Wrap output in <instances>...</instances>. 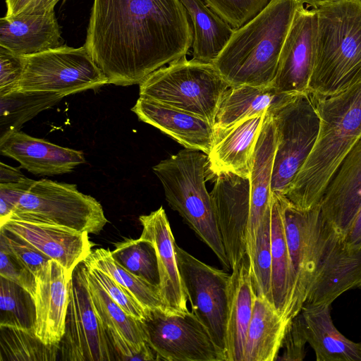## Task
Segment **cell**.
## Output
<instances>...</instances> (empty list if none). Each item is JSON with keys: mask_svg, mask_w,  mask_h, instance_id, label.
Listing matches in <instances>:
<instances>
[{"mask_svg": "<svg viewBox=\"0 0 361 361\" xmlns=\"http://www.w3.org/2000/svg\"><path fill=\"white\" fill-rule=\"evenodd\" d=\"M147 343L166 361H226L208 330L191 312L149 310L142 320Z\"/></svg>", "mask_w": 361, "mask_h": 361, "instance_id": "cell-12", "label": "cell"}, {"mask_svg": "<svg viewBox=\"0 0 361 361\" xmlns=\"http://www.w3.org/2000/svg\"><path fill=\"white\" fill-rule=\"evenodd\" d=\"M86 274L93 305L114 345L117 360H157L147 343L142 321L128 314L117 305L87 267Z\"/></svg>", "mask_w": 361, "mask_h": 361, "instance_id": "cell-16", "label": "cell"}, {"mask_svg": "<svg viewBox=\"0 0 361 361\" xmlns=\"http://www.w3.org/2000/svg\"><path fill=\"white\" fill-rule=\"evenodd\" d=\"M271 207L258 228L253 257L250 261L252 286L257 296L273 303L271 293Z\"/></svg>", "mask_w": 361, "mask_h": 361, "instance_id": "cell-37", "label": "cell"}, {"mask_svg": "<svg viewBox=\"0 0 361 361\" xmlns=\"http://www.w3.org/2000/svg\"><path fill=\"white\" fill-rule=\"evenodd\" d=\"M61 30L55 13L4 16L0 19V47L18 56H29L60 46Z\"/></svg>", "mask_w": 361, "mask_h": 361, "instance_id": "cell-27", "label": "cell"}, {"mask_svg": "<svg viewBox=\"0 0 361 361\" xmlns=\"http://www.w3.org/2000/svg\"><path fill=\"white\" fill-rule=\"evenodd\" d=\"M271 195L272 301L277 311L286 321V314L292 293V270L286 237L282 206L279 197L274 194Z\"/></svg>", "mask_w": 361, "mask_h": 361, "instance_id": "cell-31", "label": "cell"}, {"mask_svg": "<svg viewBox=\"0 0 361 361\" xmlns=\"http://www.w3.org/2000/svg\"><path fill=\"white\" fill-rule=\"evenodd\" d=\"M140 97L200 116L213 123L230 87L212 63L183 56L163 66L140 84Z\"/></svg>", "mask_w": 361, "mask_h": 361, "instance_id": "cell-6", "label": "cell"}, {"mask_svg": "<svg viewBox=\"0 0 361 361\" xmlns=\"http://www.w3.org/2000/svg\"><path fill=\"white\" fill-rule=\"evenodd\" d=\"M114 260L133 274L159 288V274L155 250L147 240L126 239L111 251Z\"/></svg>", "mask_w": 361, "mask_h": 361, "instance_id": "cell-36", "label": "cell"}, {"mask_svg": "<svg viewBox=\"0 0 361 361\" xmlns=\"http://www.w3.org/2000/svg\"><path fill=\"white\" fill-rule=\"evenodd\" d=\"M267 111L215 131L214 143L207 155V167L213 175L231 173L250 178L255 146Z\"/></svg>", "mask_w": 361, "mask_h": 361, "instance_id": "cell-23", "label": "cell"}, {"mask_svg": "<svg viewBox=\"0 0 361 361\" xmlns=\"http://www.w3.org/2000/svg\"><path fill=\"white\" fill-rule=\"evenodd\" d=\"M356 288H361V247H348L343 237L324 220L320 210L311 231L303 305L332 304L345 291Z\"/></svg>", "mask_w": 361, "mask_h": 361, "instance_id": "cell-8", "label": "cell"}, {"mask_svg": "<svg viewBox=\"0 0 361 361\" xmlns=\"http://www.w3.org/2000/svg\"><path fill=\"white\" fill-rule=\"evenodd\" d=\"M84 261L109 274L147 310H161L171 312L161 297L159 288L121 266L114 260L109 250H92Z\"/></svg>", "mask_w": 361, "mask_h": 361, "instance_id": "cell-33", "label": "cell"}, {"mask_svg": "<svg viewBox=\"0 0 361 361\" xmlns=\"http://www.w3.org/2000/svg\"><path fill=\"white\" fill-rule=\"evenodd\" d=\"M131 110L139 120L158 128L185 148L209 154L215 130L209 121L142 97Z\"/></svg>", "mask_w": 361, "mask_h": 361, "instance_id": "cell-22", "label": "cell"}, {"mask_svg": "<svg viewBox=\"0 0 361 361\" xmlns=\"http://www.w3.org/2000/svg\"><path fill=\"white\" fill-rule=\"evenodd\" d=\"M307 343L298 314L287 326L281 345V348L283 349V354L276 360H303L306 355L305 345Z\"/></svg>", "mask_w": 361, "mask_h": 361, "instance_id": "cell-43", "label": "cell"}, {"mask_svg": "<svg viewBox=\"0 0 361 361\" xmlns=\"http://www.w3.org/2000/svg\"><path fill=\"white\" fill-rule=\"evenodd\" d=\"M319 205L324 220L343 237L361 207V138L343 159Z\"/></svg>", "mask_w": 361, "mask_h": 361, "instance_id": "cell-21", "label": "cell"}, {"mask_svg": "<svg viewBox=\"0 0 361 361\" xmlns=\"http://www.w3.org/2000/svg\"><path fill=\"white\" fill-rule=\"evenodd\" d=\"M288 323L273 303L256 295L243 361L276 360Z\"/></svg>", "mask_w": 361, "mask_h": 361, "instance_id": "cell-28", "label": "cell"}, {"mask_svg": "<svg viewBox=\"0 0 361 361\" xmlns=\"http://www.w3.org/2000/svg\"><path fill=\"white\" fill-rule=\"evenodd\" d=\"M318 14L301 6L283 45L272 87L281 94L309 93L317 44Z\"/></svg>", "mask_w": 361, "mask_h": 361, "instance_id": "cell-14", "label": "cell"}, {"mask_svg": "<svg viewBox=\"0 0 361 361\" xmlns=\"http://www.w3.org/2000/svg\"><path fill=\"white\" fill-rule=\"evenodd\" d=\"M0 240L35 276L51 259L27 241L3 228H0Z\"/></svg>", "mask_w": 361, "mask_h": 361, "instance_id": "cell-40", "label": "cell"}, {"mask_svg": "<svg viewBox=\"0 0 361 361\" xmlns=\"http://www.w3.org/2000/svg\"><path fill=\"white\" fill-rule=\"evenodd\" d=\"M236 30L256 16L271 0H204Z\"/></svg>", "mask_w": 361, "mask_h": 361, "instance_id": "cell-38", "label": "cell"}, {"mask_svg": "<svg viewBox=\"0 0 361 361\" xmlns=\"http://www.w3.org/2000/svg\"><path fill=\"white\" fill-rule=\"evenodd\" d=\"M0 228L27 241L70 273L89 256L94 245L87 232L58 225L8 219Z\"/></svg>", "mask_w": 361, "mask_h": 361, "instance_id": "cell-19", "label": "cell"}, {"mask_svg": "<svg viewBox=\"0 0 361 361\" xmlns=\"http://www.w3.org/2000/svg\"><path fill=\"white\" fill-rule=\"evenodd\" d=\"M59 345L63 360H117L114 345L93 305L83 262L72 273L65 332Z\"/></svg>", "mask_w": 361, "mask_h": 361, "instance_id": "cell-11", "label": "cell"}, {"mask_svg": "<svg viewBox=\"0 0 361 361\" xmlns=\"http://www.w3.org/2000/svg\"><path fill=\"white\" fill-rule=\"evenodd\" d=\"M35 324L33 296L18 284L0 276V326L35 331Z\"/></svg>", "mask_w": 361, "mask_h": 361, "instance_id": "cell-35", "label": "cell"}, {"mask_svg": "<svg viewBox=\"0 0 361 361\" xmlns=\"http://www.w3.org/2000/svg\"><path fill=\"white\" fill-rule=\"evenodd\" d=\"M23 68V56L0 47V96L18 90Z\"/></svg>", "mask_w": 361, "mask_h": 361, "instance_id": "cell-42", "label": "cell"}, {"mask_svg": "<svg viewBox=\"0 0 361 361\" xmlns=\"http://www.w3.org/2000/svg\"><path fill=\"white\" fill-rule=\"evenodd\" d=\"M24 68L18 90L66 96L109 84L85 46H59L23 56Z\"/></svg>", "mask_w": 361, "mask_h": 361, "instance_id": "cell-10", "label": "cell"}, {"mask_svg": "<svg viewBox=\"0 0 361 361\" xmlns=\"http://www.w3.org/2000/svg\"><path fill=\"white\" fill-rule=\"evenodd\" d=\"M343 240L350 247H361V207L343 236Z\"/></svg>", "mask_w": 361, "mask_h": 361, "instance_id": "cell-46", "label": "cell"}, {"mask_svg": "<svg viewBox=\"0 0 361 361\" xmlns=\"http://www.w3.org/2000/svg\"><path fill=\"white\" fill-rule=\"evenodd\" d=\"M35 180L25 178L18 182L0 183V224L11 214L21 197Z\"/></svg>", "mask_w": 361, "mask_h": 361, "instance_id": "cell-44", "label": "cell"}, {"mask_svg": "<svg viewBox=\"0 0 361 361\" xmlns=\"http://www.w3.org/2000/svg\"><path fill=\"white\" fill-rule=\"evenodd\" d=\"M331 304L304 305L298 313L307 342L317 361H361V343L344 336L335 326Z\"/></svg>", "mask_w": 361, "mask_h": 361, "instance_id": "cell-25", "label": "cell"}, {"mask_svg": "<svg viewBox=\"0 0 361 361\" xmlns=\"http://www.w3.org/2000/svg\"><path fill=\"white\" fill-rule=\"evenodd\" d=\"M313 99L320 120L319 135L284 195L304 209L319 204L343 159L361 138V80L338 94Z\"/></svg>", "mask_w": 361, "mask_h": 361, "instance_id": "cell-2", "label": "cell"}, {"mask_svg": "<svg viewBox=\"0 0 361 361\" xmlns=\"http://www.w3.org/2000/svg\"><path fill=\"white\" fill-rule=\"evenodd\" d=\"M287 94L279 93L272 86L229 87L219 104L214 130H222L243 119L263 114Z\"/></svg>", "mask_w": 361, "mask_h": 361, "instance_id": "cell-30", "label": "cell"}, {"mask_svg": "<svg viewBox=\"0 0 361 361\" xmlns=\"http://www.w3.org/2000/svg\"><path fill=\"white\" fill-rule=\"evenodd\" d=\"M83 262L111 298L128 314L141 321L145 317L149 310L145 309L126 288L107 273L85 261Z\"/></svg>", "mask_w": 361, "mask_h": 361, "instance_id": "cell-39", "label": "cell"}, {"mask_svg": "<svg viewBox=\"0 0 361 361\" xmlns=\"http://www.w3.org/2000/svg\"><path fill=\"white\" fill-rule=\"evenodd\" d=\"M59 0H6V16H47L54 13Z\"/></svg>", "mask_w": 361, "mask_h": 361, "instance_id": "cell-45", "label": "cell"}, {"mask_svg": "<svg viewBox=\"0 0 361 361\" xmlns=\"http://www.w3.org/2000/svg\"><path fill=\"white\" fill-rule=\"evenodd\" d=\"M0 152L17 161L30 173L39 176L71 173L85 163L82 151L63 147L20 130L0 137Z\"/></svg>", "mask_w": 361, "mask_h": 361, "instance_id": "cell-20", "label": "cell"}, {"mask_svg": "<svg viewBox=\"0 0 361 361\" xmlns=\"http://www.w3.org/2000/svg\"><path fill=\"white\" fill-rule=\"evenodd\" d=\"M315 9L317 54L308 92L319 99L361 80V0H343Z\"/></svg>", "mask_w": 361, "mask_h": 361, "instance_id": "cell-4", "label": "cell"}, {"mask_svg": "<svg viewBox=\"0 0 361 361\" xmlns=\"http://www.w3.org/2000/svg\"><path fill=\"white\" fill-rule=\"evenodd\" d=\"M276 133L271 114L267 111L255 146L250 175V208L247 230V255L251 260L260 224L271 207V183Z\"/></svg>", "mask_w": 361, "mask_h": 361, "instance_id": "cell-24", "label": "cell"}, {"mask_svg": "<svg viewBox=\"0 0 361 361\" xmlns=\"http://www.w3.org/2000/svg\"><path fill=\"white\" fill-rule=\"evenodd\" d=\"M0 276L18 284L34 298L36 279L28 268L0 240Z\"/></svg>", "mask_w": 361, "mask_h": 361, "instance_id": "cell-41", "label": "cell"}, {"mask_svg": "<svg viewBox=\"0 0 361 361\" xmlns=\"http://www.w3.org/2000/svg\"><path fill=\"white\" fill-rule=\"evenodd\" d=\"M268 111L276 133L271 194L284 196L314 147L320 120L310 93L287 94Z\"/></svg>", "mask_w": 361, "mask_h": 361, "instance_id": "cell-7", "label": "cell"}, {"mask_svg": "<svg viewBox=\"0 0 361 361\" xmlns=\"http://www.w3.org/2000/svg\"><path fill=\"white\" fill-rule=\"evenodd\" d=\"M207 154L182 149L153 166L166 200L189 227L231 269L223 244L210 193L205 185Z\"/></svg>", "mask_w": 361, "mask_h": 361, "instance_id": "cell-5", "label": "cell"}, {"mask_svg": "<svg viewBox=\"0 0 361 361\" xmlns=\"http://www.w3.org/2000/svg\"><path fill=\"white\" fill-rule=\"evenodd\" d=\"M190 18L193 29L192 59L214 63L234 29L204 0H179Z\"/></svg>", "mask_w": 361, "mask_h": 361, "instance_id": "cell-29", "label": "cell"}, {"mask_svg": "<svg viewBox=\"0 0 361 361\" xmlns=\"http://www.w3.org/2000/svg\"><path fill=\"white\" fill-rule=\"evenodd\" d=\"M216 177L209 193L226 254L233 270L247 255L250 178L231 173H223Z\"/></svg>", "mask_w": 361, "mask_h": 361, "instance_id": "cell-15", "label": "cell"}, {"mask_svg": "<svg viewBox=\"0 0 361 361\" xmlns=\"http://www.w3.org/2000/svg\"><path fill=\"white\" fill-rule=\"evenodd\" d=\"M343 0H302L304 4H307L313 8H317L323 5L341 1Z\"/></svg>", "mask_w": 361, "mask_h": 361, "instance_id": "cell-48", "label": "cell"}, {"mask_svg": "<svg viewBox=\"0 0 361 361\" xmlns=\"http://www.w3.org/2000/svg\"><path fill=\"white\" fill-rule=\"evenodd\" d=\"M142 226L140 239L151 243L156 252L159 274V289L168 310L175 314H185L188 296L179 271L175 240L162 207L139 217Z\"/></svg>", "mask_w": 361, "mask_h": 361, "instance_id": "cell-17", "label": "cell"}, {"mask_svg": "<svg viewBox=\"0 0 361 361\" xmlns=\"http://www.w3.org/2000/svg\"><path fill=\"white\" fill-rule=\"evenodd\" d=\"M255 293L247 255L232 270L228 290L226 361H243Z\"/></svg>", "mask_w": 361, "mask_h": 361, "instance_id": "cell-26", "label": "cell"}, {"mask_svg": "<svg viewBox=\"0 0 361 361\" xmlns=\"http://www.w3.org/2000/svg\"><path fill=\"white\" fill-rule=\"evenodd\" d=\"M302 0H271L234 30L214 65L230 87L271 86L280 54Z\"/></svg>", "mask_w": 361, "mask_h": 361, "instance_id": "cell-3", "label": "cell"}, {"mask_svg": "<svg viewBox=\"0 0 361 361\" xmlns=\"http://www.w3.org/2000/svg\"><path fill=\"white\" fill-rule=\"evenodd\" d=\"M63 97L55 93L20 90L0 96V137L19 130L25 123Z\"/></svg>", "mask_w": 361, "mask_h": 361, "instance_id": "cell-32", "label": "cell"}, {"mask_svg": "<svg viewBox=\"0 0 361 361\" xmlns=\"http://www.w3.org/2000/svg\"><path fill=\"white\" fill-rule=\"evenodd\" d=\"M177 263L192 312L226 357L231 274L208 265L175 244Z\"/></svg>", "mask_w": 361, "mask_h": 361, "instance_id": "cell-13", "label": "cell"}, {"mask_svg": "<svg viewBox=\"0 0 361 361\" xmlns=\"http://www.w3.org/2000/svg\"><path fill=\"white\" fill-rule=\"evenodd\" d=\"M193 29L179 0H94L84 44L109 84H140L186 56Z\"/></svg>", "mask_w": 361, "mask_h": 361, "instance_id": "cell-1", "label": "cell"}, {"mask_svg": "<svg viewBox=\"0 0 361 361\" xmlns=\"http://www.w3.org/2000/svg\"><path fill=\"white\" fill-rule=\"evenodd\" d=\"M26 176L18 168L10 166L3 162L0 164V183L18 182Z\"/></svg>", "mask_w": 361, "mask_h": 361, "instance_id": "cell-47", "label": "cell"}, {"mask_svg": "<svg viewBox=\"0 0 361 361\" xmlns=\"http://www.w3.org/2000/svg\"><path fill=\"white\" fill-rule=\"evenodd\" d=\"M8 219L58 225L90 234H98L108 222L101 204L80 192L76 185L44 178L35 180Z\"/></svg>", "mask_w": 361, "mask_h": 361, "instance_id": "cell-9", "label": "cell"}, {"mask_svg": "<svg viewBox=\"0 0 361 361\" xmlns=\"http://www.w3.org/2000/svg\"><path fill=\"white\" fill-rule=\"evenodd\" d=\"M60 345H47L34 331L0 326V361H54Z\"/></svg>", "mask_w": 361, "mask_h": 361, "instance_id": "cell-34", "label": "cell"}, {"mask_svg": "<svg viewBox=\"0 0 361 361\" xmlns=\"http://www.w3.org/2000/svg\"><path fill=\"white\" fill-rule=\"evenodd\" d=\"M72 273L51 259L35 276L36 336L47 345H59L65 332Z\"/></svg>", "mask_w": 361, "mask_h": 361, "instance_id": "cell-18", "label": "cell"}]
</instances>
